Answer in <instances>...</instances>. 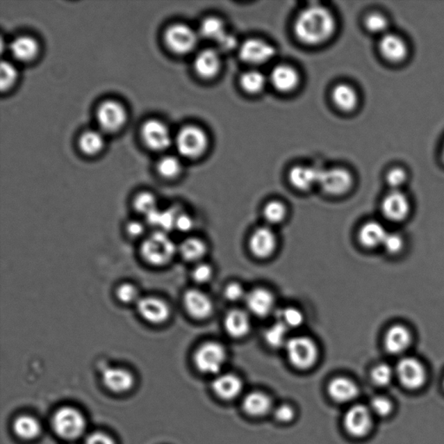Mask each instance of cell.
Masks as SVG:
<instances>
[{"instance_id": "1", "label": "cell", "mask_w": 444, "mask_h": 444, "mask_svg": "<svg viewBox=\"0 0 444 444\" xmlns=\"http://www.w3.org/2000/svg\"><path fill=\"white\" fill-rule=\"evenodd\" d=\"M335 20L329 10L323 6H313L300 13L295 24L297 38L306 44H318L334 33Z\"/></svg>"}, {"instance_id": "2", "label": "cell", "mask_w": 444, "mask_h": 444, "mask_svg": "<svg viewBox=\"0 0 444 444\" xmlns=\"http://www.w3.org/2000/svg\"><path fill=\"white\" fill-rule=\"evenodd\" d=\"M177 247L166 232L157 230L147 236L141 245V255L147 263L163 267L173 260Z\"/></svg>"}, {"instance_id": "3", "label": "cell", "mask_w": 444, "mask_h": 444, "mask_svg": "<svg viewBox=\"0 0 444 444\" xmlns=\"http://www.w3.org/2000/svg\"><path fill=\"white\" fill-rule=\"evenodd\" d=\"M285 347L290 363L297 369L312 368L319 359V349L315 342L304 336L289 338Z\"/></svg>"}, {"instance_id": "4", "label": "cell", "mask_w": 444, "mask_h": 444, "mask_svg": "<svg viewBox=\"0 0 444 444\" xmlns=\"http://www.w3.org/2000/svg\"><path fill=\"white\" fill-rule=\"evenodd\" d=\"M227 352L224 346L216 342H207L197 350L194 362L202 373L216 375L225 365Z\"/></svg>"}, {"instance_id": "5", "label": "cell", "mask_w": 444, "mask_h": 444, "mask_svg": "<svg viewBox=\"0 0 444 444\" xmlns=\"http://www.w3.org/2000/svg\"><path fill=\"white\" fill-rule=\"evenodd\" d=\"M55 432L64 439H76L85 431V420L81 412L72 407L61 408L54 418Z\"/></svg>"}, {"instance_id": "6", "label": "cell", "mask_w": 444, "mask_h": 444, "mask_svg": "<svg viewBox=\"0 0 444 444\" xmlns=\"http://www.w3.org/2000/svg\"><path fill=\"white\" fill-rule=\"evenodd\" d=\"M176 145L181 156L187 158H197L207 149V135L197 126H187L178 133Z\"/></svg>"}, {"instance_id": "7", "label": "cell", "mask_w": 444, "mask_h": 444, "mask_svg": "<svg viewBox=\"0 0 444 444\" xmlns=\"http://www.w3.org/2000/svg\"><path fill=\"white\" fill-rule=\"evenodd\" d=\"M167 47L177 54H186L197 44L198 35L191 27L183 24H176L167 28L165 33Z\"/></svg>"}, {"instance_id": "8", "label": "cell", "mask_w": 444, "mask_h": 444, "mask_svg": "<svg viewBox=\"0 0 444 444\" xmlns=\"http://www.w3.org/2000/svg\"><path fill=\"white\" fill-rule=\"evenodd\" d=\"M372 424V412L365 405H353L345 413V428L350 435L355 438H363L368 434Z\"/></svg>"}, {"instance_id": "9", "label": "cell", "mask_w": 444, "mask_h": 444, "mask_svg": "<svg viewBox=\"0 0 444 444\" xmlns=\"http://www.w3.org/2000/svg\"><path fill=\"white\" fill-rule=\"evenodd\" d=\"M140 316L149 324H162L170 317V307L165 300L159 297L148 296L141 298L136 303Z\"/></svg>"}, {"instance_id": "10", "label": "cell", "mask_w": 444, "mask_h": 444, "mask_svg": "<svg viewBox=\"0 0 444 444\" xmlns=\"http://www.w3.org/2000/svg\"><path fill=\"white\" fill-rule=\"evenodd\" d=\"M396 372L402 386L409 390L420 389L425 384V368L420 361L414 358L401 359L397 363Z\"/></svg>"}, {"instance_id": "11", "label": "cell", "mask_w": 444, "mask_h": 444, "mask_svg": "<svg viewBox=\"0 0 444 444\" xmlns=\"http://www.w3.org/2000/svg\"><path fill=\"white\" fill-rule=\"evenodd\" d=\"M352 176L344 169L320 170L319 185L328 195H341L352 186Z\"/></svg>"}, {"instance_id": "12", "label": "cell", "mask_w": 444, "mask_h": 444, "mask_svg": "<svg viewBox=\"0 0 444 444\" xmlns=\"http://www.w3.org/2000/svg\"><path fill=\"white\" fill-rule=\"evenodd\" d=\"M142 136L145 145L154 150L166 149L172 142L169 128L156 119L147 121L142 125Z\"/></svg>"}, {"instance_id": "13", "label": "cell", "mask_w": 444, "mask_h": 444, "mask_svg": "<svg viewBox=\"0 0 444 444\" xmlns=\"http://www.w3.org/2000/svg\"><path fill=\"white\" fill-rule=\"evenodd\" d=\"M97 119L104 131L113 132L120 129L126 121V111L121 104L106 101L99 107Z\"/></svg>"}, {"instance_id": "14", "label": "cell", "mask_w": 444, "mask_h": 444, "mask_svg": "<svg viewBox=\"0 0 444 444\" xmlns=\"http://www.w3.org/2000/svg\"><path fill=\"white\" fill-rule=\"evenodd\" d=\"M183 303L188 313L195 320L208 319L214 311L211 299L200 290H188L183 297Z\"/></svg>"}, {"instance_id": "15", "label": "cell", "mask_w": 444, "mask_h": 444, "mask_svg": "<svg viewBox=\"0 0 444 444\" xmlns=\"http://www.w3.org/2000/svg\"><path fill=\"white\" fill-rule=\"evenodd\" d=\"M274 47L258 40H247L240 49V58L252 65L265 64L274 57Z\"/></svg>"}, {"instance_id": "16", "label": "cell", "mask_w": 444, "mask_h": 444, "mask_svg": "<svg viewBox=\"0 0 444 444\" xmlns=\"http://www.w3.org/2000/svg\"><path fill=\"white\" fill-rule=\"evenodd\" d=\"M249 247L252 254L257 258L271 256L277 247V238L274 231L268 227H260L255 230L250 238Z\"/></svg>"}, {"instance_id": "17", "label": "cell", "mask_w": 444, "mask_h": 444, "mask_svg": "<svg viewBox=\"0 0 444 444\" xmlns=\"http://www.w3.org/2000/svg\"><path fill=\"white\" fill-rule=\"evenodd\" d=\"M247 306L254 315L264 318L274 312L275 299L272 293L264 288L254 289L248 293L246 298Z\"/></svg>"}, {"instance_id": "18", "label": "cell", "mask_w": 444, "mask_h": 444, "mask_svg": "<svg viewBox=\"0 0 444 444\" xmlns=\"http://www.w3.org/2000/svg\"><path fill=\"white\" fill-rule=\"evenodd\" d=\"M382 211L384 216L390 221L401 222L410 212V202L406 195L394 190L384 198Z\"/></svg>"}, {"instance_id": "19", "label": "cell", "mask_w": 444, "mask_h": 444, "mask_svg": "<svg viewBox=\"0 0 444 444\" xmlns=\"http://www.w3.org/2000/svg\"><path fill=\"white\" fill-rule=\"evenodd\" d=\"M379 51L388 61L398 63L406 58L408 48L400 36L393 33L384 34L379 42Z\"/></svg>"}, {"instance_id": "20", "label": "cell", "mask_w": 444, "mask_h": 444, "mask_svg": "<svg viewBox=\"0 0 444 444\" xmlns=\"http://www.w3.org/2000/svg\"><path fill=\"white\" fill-rule=\"evenodd\" d=\"M212 387L214 393L222 400H232L242 391L243 384L239 377L227 373L216 377Z\"/></svg>"}, {"instance_id": "21", "label": "cell", "mask_w": 444, "mask_h": 444, "mask_svg": "<svg viewBox=\"0 0 444 444\" xmlns=\"http://www.w3.org/2000/svg\"><path fill=\"white\" fill-rule=\"evenodd\" d=\"M103 381L108 389L117 393H125L134 384L132 374L127 370L117 367H111L104 370Z\"/></svg>"}, {"instance_id": "22", "label": "cell", "mask_w": 444, "mask_h": 444, "mask_svg": "<svg viewBox=\"0 0 444 444\" xmlns=\"http://www.w3.org/2000/svg\"><path fill=\"white\" fill-rule=\"evenodd\" d=\"M328 393L338 403H349L358 397L359 390L352 380L338 377L331 381L328 386Z\"/></svg>"}, {"instance_id": "23", "label": "cell", "mask_w": 444, "mask_h": 444, "mask_svg": "<svg viewBox=\"0 0 444 444\" xmlns=\"http://www.w3.org/2000/svg\"><path fill=\"white\" fill-rule=\"evenodd\" d=\"M194 63L195 72L204 79L214 78L221 67V59L218 52L211 49L201 51Z\"/></svg>"}, {"instance_id": "24", "label": "cell", "mask_w": 444, "mask_h": 444, "mask_svg": "<svg viewBox=\"0 0 444 444\" xmlns=\"http://www.w3.org/2000/svg\"><path fill=\"white\" fill-rule=\"evenodd\" d=\"M224 326L231 337L241 338L247 336L251 330V320L246 312L241 310L230 311L227 314Z\"/></svg>"}, {"instance_id": "25", "label": "cell", "mask_w": 444, "mask_h": 444, "mask_svg": "<svg viewBox=\"0 0 444 444\" xmlns=\"http://www.w3.org/2000/svg\"><path fill=\"white\" fill-rule=\"evenodd\" d=\"M320 170L316 167L298 166L290 171L289 180L299 190H309L319 184Z\"/></svg>"}, {"instance_id": "26", "label": "cell", "mask_w": 444, "mask_h": 444, "mask_svg": "<svg viewBox=\"0 0 444 444\" xmlns=\"http://www.w3.org/2000/svg\"><path fill=\"white\" fill-rule=\"evenodd\" d=\"M271 81L279 92H288L298 85L299 75L295 69L290 66L279 65L272 72Z\"/></svg>"}, {"instance_id": "27", "label": "cell", "mask_w": 444, "mask_h": 444, "mask_svg": "<svg viewBox=\"0 0 444 444\" xmlns=\"http://www.w3.org/2000/svg\"><path fill=\"white\" fill-rule=\"evenodd\" d=\"M411 342L410 331L403 326L391 327L386 336L384 344L391 354H400L409 347Z\"/></svg>"}, {"instance_id": "28", "label": "cell", "mask_w": 444, "mask_h": 444, "mask_svg": "<svg viewBox=\"0 0 444 444\" xmlns=\"http://www.w3.org/2000/svg\"><path fill=\"white\" fill-rule=\"evenodd\" d=\"M10 51L17 60L22 62L33 60L38 54V42L29 36L17 37L10 42Z\"/></svg>"}, {"instance_id": "29", "label": "cell", "mask_w": 444, "mask_h": 444, "mask_svg": "<svg viewBox=\"0 0 444 444\" xmlns=\"http://www.w3.org/2000/svg\"><path fill=\"white\" fill-rule=\"evenodd\" d=\"M272 400L268 395L261 391H254L244 398V411L253 417H261L268 414L272 409Z\"/></svg>"}, {"instance_id": "30", "label": "cell", "mask_w": 444, "mask_h": 444, "mask_svg": "<svg viewBox=\"0 0 444 444\" xmlns=\"http://www.w3.org/2000/svg\"><path fill=\"white\" fill-rule=\"evenodd\" d=\"M387 232L380 223L370 222L363 226L359 232V240L366 247H375L383 245Z\"/></svg>"}, {"instance_id": "31", "label": "cell", "mask_w": 444, "mask_h": 444, "mask_svg": "<svg viewBox=\"0 0 444 444\" xmlns=\"http://www.w3.org/2000/svg\"><path fill=\"white\" fill-rule=\"evenodd\" d=\"M333 100L339 109L350 111L356 106L358 95L352 87L348 85H338L334 90Z\"/></svg>"}, {"instance_id": "32", "label": "cell", "mask_w": 444, "mask_h": 444, "mask_svg": "<svg viewBox=\"0 0 444 444\" xmlns=\"http://www.w3.org/2000/svg\"><path fill=\"white\" fill-rule=\"evenodd\" d=\"M179 251L185 261H198L207 253V245L198 238H188L181 244Z\"/></svg>"}, {"instance_id": "33", "label": "cell", "mask_w": 444, "mask_h": 444, "mask_svg": "<svg viewBox=\"0 0 444 444\" xmlns=\"http://www.w3.org/2000/svg\"><path fill=\"white\" fill-rule=\"evenodd\" d=\"M14 431L23 439H33L40 433V425L37 419L30 416H21L13 425Z\"/></svg>"}, {"instance_id": "34", "label": "cell", "mask_w": 444, "mask_h": 444, "mask_svg": "<svg viewBox=\"0 0 444 444\" xmlns=\"http://www.w3.org/2000/svg\"><path fill=\"white\" fill-rule=\"evenodd\" d=\"M104 145V136L99 131H90L83 133L79 140L80 149L87 155H96L102 150Z\"/></svg>"}, {"instance_id": "35", "label": "cell", "mask_w": 444, "mask_h": 444, "mask_svg": "<svg viewBox=\"0 0 444 444\" xmlns=\"http://www.w3.org/2000/svg\"><path fill=\"white\" fill-rule=\"evenodd\" d=\"M200 33L202 37L215 40L216 43H218L227 33L222 21L217 17H213L202 21Z\"/></svg>"}, {"instance_id": "36", "label": "cell", "mask_w": 444, "mask_h": 444, "mask_svg": "<svg viewBox=\"0 0 444 444\" xmlns=\"http://www.w3.org/2000/svg\"><path fill=\"white\" fill-rule=\"evenodd\" d=\"M288 328L284 324L277 322L272 324L265 334V339L268 344L272 348H279L286 346L289 340L288 338Z\"/></svg>"}, {"instance_id": "37", "label": "cell", "mask_w": 444, "mask_h": 444, "mask_svg": "<svg viewBox=\"0 0 444 444\" xmlns=\"http://www.w3.org/2000/svg\"><path fill=\"white\" fill-rule=\"evenodd\" d=\"M240 85L247 92L256 94L263 90L265 85V78L260 72H247L241 76Z\"/></svg>"}, {"instance_id": "38", "label": "cell", "mask_w": 444, "mask_h": 444, "mask_svg": "<svg viewBox=\"0 0 444 444\" xmlns=\"http://www.w3.org/2000/svg\"><path fill=\"white\" fill-rule=\"evenodd\" d=\"M278 321L285 324L288 329H295L302 326L305 317L302 311L295 307H286L279 310L278 313Z\"/></svg>"}, {"instance_id": "39", "label": "cell", "mask_w": 444, "mask_h": 444, "mask_svg": "<svg viewBox=\"0 0 444 444\" xmlns=\"http://www.w3.org/2000/svg\"><path fill=\"white\" fill-rule=\"evenodd\" d=\"M159 174L167 179H173L179 176L181 171V163L179 159L172 156H166L159 160L157 163Z\"/></svg>"}, {"instance_id": "40", "label": "cell", "mask_w": 444, "mask_h": 444, "mask_svg": "<svg viewBox=\"0 0 444 444\" xmlns=\"http://www.w3.org/2000/svg\"><path fill=\"white\" fill-rule=\"evenodd\" d=\"M135 211L143 215H149L152 212L158 209L157 207V200L152 193L149 192H142L139 193L134 199L133 202Z\"/></svg>"}, {"instance_id": "41", "label": "cell", "mask_w": 444, "mask_h": 444, "mask_svg": "<svg viewBox=\"0 0 444 444\" xmlns=\"http://www.w3.org/2000/svg\"><path fill=\"white\" fill-rule=\"evenodd\" d=\"M286 215L285 205L281 202L272 201L268 202L264 208L265 219L269 223L279 224L284 221Z\"/></svg>"}, {"instance_id": "42", "label": "cell", "mask_w": 444, "mask_h": 444, "mask_svg": "<svg viewBox=\"0 0 444 444\" xmlns=\"http://www.w3.org/2000/svg\"><path fill=\"white\" fill-rule=\"evenodd\" d=\"M115 295L119 302L124 304L138 303L139 297L138 288L131 283H122L118 286Z\"/></svg>"}, {"instance_id": "43", "label": "cell", "mask_w": 444, "mask_h": 444, "mask_svg": "<svg viewBox=\"0 0 444 444\" xmlns=\"http://www.w3.org/2000/svg\"><path fill=\"white\" fill-rule=\"evenodd\" d=\"M17 72L15 66L8 61H2L0 65V87L2 90L9 89L15 83Z\"/></svg>"}, {"instance_id": "44", "label": "cell", "mask_w": 444, "mask_h": 444, "mask_svg": "<svg viewBox=\"0 0 444 444\" xmlns=\"http://www.w3.org/2000/svg\"><path fill=\"white\" fill-rule=\"evenodd\" d=\"M393 376V369L386 363H381V365L376 366L372 372L373 382L379 386H386L390 384Z\"/></svg>"}, {"instance_id": "45", "label": "cell", "mask_w": 444, "mask_h": 444, "mask_svg": "<svg viewBox=\"0 0 444 444\" xmlns=\"http://www.w3.org/2000/svg\"><path fill=\"white\" fill-rule=\"evenodd\" d=\"M393 405L390 400L383 396H377L372 398L370 404V410L372 413L379 416V417H387L393 411Z\"/></svg>"}, {"instance_id": "46", "label": "cell", "mask_w": 444, "mask_h": 444, "mask_svg": "<svg viewBox=\"0 0 444 444\" xmlns=\"http://www.w3.org/2000/svg\"><path fill=\"white\" fill-rule=\"evenodd\" d=\"M365 26L370 33H384L388 28V21L379 13L370 14L365 19Z\"/></svg>"}, {"instance_id": "47", "label": "cell", "mask_w": 444, "mask_h": 444, "mask_svg": "<svg viewBox=\"0 0 444 444\" xmlns=\"http://www.w3.org/2000/svg\"><path fill=\"white\" fill-rule=\"evenodd\" d=\"M192 277L199 284H205V283L211 281L213 277V269L208 264H199L192 272Z\"/></svg>"}, {"instance_id": "48", "label": "cell", "mask_w": 444, "mask_h": 444, "mask_svg": "<svg viewBox=\"0 0 444 444\" xmlns=\"http://www.w3.org/2000/svg\"><path fill=\"white\" fill-rule=\"evenodd\" d=\"M383 246L388 253L391 254H397L403 247V239H402L400 234L387 233Z\"/></svg>"}, {"instance_id": "49", "label": "cell", "mask_w": 444, "mask_h": 444, "mask_svg": "<svg viewBox=\"0 0 444 444\" xmlns=\"http://www.w3.org/2000/svg\"><path fill=\"white\" fill-rule=\"evenodd\" d=\"M407 176L404 170L400 167H396V169L391 170L387 174L386 180L388 184L391 188H398L403 186L405 181H406Z\"/></svg>"}, {"instance_id": "50", "label": "cell", "mask_w": 444, "mask_h": 444, "mask_svg": "<svg viewBox=\"0 0 444 444\" xmlns=\"http://www.w3.org/2000/svg\"><path fill=\"white\" fill-rule=\"evenodd\" d=\"M224 295L227 300L233 302H239V300L246 298L247 296V295H245L243 286L238 283H231L227 285L225 291H224Z\"/></svg>"}, {"instance_id": "51", "label": "cell", "mask_w": 444, "mask_h": 444, "mask_svg": "<svg viewBox=\"0 0 444 444\" xmlns=\"http://www.w3.org/2000/svg\"><path fill=\"white\" fill-rule=\"evenodd\" d=\"M295 411L291 405L282 404L274 411V417L279 422H289L295 418Z\"/></svg>"}, {"instance_id": "52", "label": "cell", "mask_w": 444, "mask_h": 444, "mask_svg": "<svg viewBox=\"0 0 444 444\" xmlns=\"http://www.w3.org/2000/svg\"><path fill=\"white\" fill-rule=\"evenodd\" d=\"M194 227V220L190 215L185 214V213L180 212L178 215L176 225H174V229L179 231L181 233L190 232Z\"/></svg>"}, {"instance_id": "53", "label": "cell", "mask_w": 444, "mask_h": 444, "mask_svg": "<svg viewBox=\"0 0 444 444\" xmlns=\"http://www.w3.org/2000/svg\"><path fill=\"white\" fill-rule=\"evenodd\" d=\"M145 232V227L141 222L131 221L126 224V233L133 239L141 237Z\"/></svg>"}, {"instance_id": "54", "label": "cell", "mask_w": 444, "mask_h": 444, "mask_svg": "<svg viewBox=\"0 0 444 444\" xmlns=\"http://www.w3.org/2000/svg\"><path fill=\"white\" fill-rule=\"evenodd\" d=\"M85 444H115L110 436L102 432H95L86 438Z\"/></svg>"}, {"instance_id": "55", "label": "cell", "mask_w": 444, "mask_h": 444, "mask_svg": "<svg viewBox=\"0 0 444 444\" xmlns=\"http://www.w3.org/2000/svg\"><path fill=\"white\" fill-rule=\"evenodd\" d=\"M217 44L219 48L222 49V51H229L233 50V49L236 47V40L232 35L227 33L225 36L218 42Z\"/></svg>"}, {"instance_id": "56", "label": "cell", "mask_w": 444, "mask_h": 444, "mask_svg": "<svg viewBox=\"0 0 444 444\" xmlns=\"http://www.w3.org/2000/svg\"><path fill=\"white\" fill-rule=\"evenodd\" d=\"M443 157H444V147H443Z\"/></svg>"}, {"instance_id": "57", "label": "cell", "mask_w": 444, "mask_h": 444, "mask_svg": "<svg viewBox=\"0 0 444 444\" xmlns=\"http://www.w3.org/2000/svg\"><path fill=\"white\" fill-rule=\"evenodd\" d=\"M443 386H444V381H443Z\"/></svg>"}]
</instances>
